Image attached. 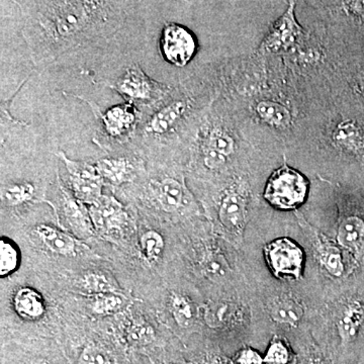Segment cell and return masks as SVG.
Segmentation results:
<instances>
[{
  "instance_id": "cell-1",
  "label": "cell",
  "mask_w": 364,
  "mask_h": 364,
  "mask_svg": "<svg viewBox=\"0 0 364 364\" xmlns=\"http://www.w3.org/2000/svg\"><path fill=\"white\" fill-rule=\"evenodd\" d=\"M36 13L28 14L25 38L35 63L56 58L72 46L97 31L105 2H37Z\"/></svg>"
},
{
  "instance_id": "cell-2",
  "label": "cell",
  "mask_w": 364,
  "mask_h": 364,
  "mask_svg": "<svg viewBox=\"0 0 364 364\" xmlns=\"http://www.w3.org/2000/svg\"><path fill=\"white\" fill-rule=\"evenodd\" d=\"M309 188L308 178L284 163L268 178L263 198L277 210H294L306 203Z\"/></svg>"
},
{
  "instance_id": "cell-3",
  "label": "cell",
  "mask_w": 364,
  "mask_h": 364,
  "mask_svg": "<svg viewBox=\"0 0 364 364\" xmlns=\"http://www.w3.org/2000/svg\"><path fill=\"white\" fill-rule=\"evenodd\" d=\"M263 251L268 267L277 279H301L306 255L303 248L293 239L289 237L274 239L264 246Z\"/></svg>"
},
{
  "instance_id": "cell-4",
  "label": "cell",
  "mask_w": 364,
  "mask_h": 364,
  "mask_svg": "<svg viewBox=\"0 0 364 364\" xmlns=\"http://www.w3.org/2000/svg\"><path fill=\"white\" fill-rule=\"evenodd\" d=\"M60 159L65 164L74 198L79 202L93 205L102 198V177L97 167L87 162L75 161L60 151Z\"/></svg>"
},
{
  "instance_id": "cell-5",
  "label": "cell",
  "mask_w": 364,
  "mask_h": 364,
  "mask_svg": "<svg viewBox=\"0 0 364 364\" xmlns=\"http://www.w3.org/2000/svg\"><path fill=\"white\" fill-rule=\"evenodd\" d=\"M160 44L164 59L177 67L188 65L198 49L195 36L188 28L177 23L164 26Z\"/></svg>"
},
{
  "instance_id": "cell-6",
  "label": "cell",
  "mask_w": 364,
  "mask_h": 364,
  "mask_svg": "<svg viewBox=\"0 0 364 364\" xmlns=\"http://www.w3.org/2000/svg\"><path fill=\"white\" fill-rule=\"evenodd\" d=\"M303 33V28L296 20V2L289 1L284 13L273 23L260 48L265 52L284 51L296 45Z\"/></svg>"
},
{
  "instance_id": "cell-7",
  "label": "cell",
  "mask_w": 364,
  "mask_h": 364,
  "mask_svg": "<svg viewBox=\"0 0 364 364\" xmlns=\"http://www.w3.org/2000/svg\"><path fill=\"white\" fill-rule=\"evenodd\" d=\"M247 208L245 191L241 188L229 189L220 203L219 219L223 226L233 233H242L247 222Z\"/></svg>"
},
{
  "instance_id": "cell-8",
  "label": "cell",
  "mask_w": 364,
  "mask_h": 364,
  "mask_svg": "<svg viewBox=\"0 0 364 364\" xmlns=\"http://www.w3.org/2000/svg\"><path fill=\"white\" fill-rule=\"evenodd\" d=\"M88 210L93 228L100 233H109L121 229L127 223L123 205L114 196H102L97 203L90 205Z\"/></svg>"
},
{
  "instance_id": "cell-9",
  "label": "cell",
  "mask_w": 364,
  "mask_h": 364,
  "mask_svg": "<svg viewBox=\"0 0 364 364\" xmlns=\"http://www.w3.org/2000/svg\"><path fill=\"white\" fill-rule=\"evenodd\" d=\"M332 141L338 149L352 156L364 158V128L354 119H343L337 124Z\"/></svg>"
},
{
  "instance_id": "cell-10",
  "label": "cell",
  "mask_w": 364,
  "mask_h": 364,
  "mask_svg": "<svg viewBox=\"0 0 364 364\" xmlns=\"http://www.w3.org/2000/svg\"><path fill=\"white\" fill-rule=\"evenodd\" d=\"M116 90L132 100H148L156 92V85L140 67L132 66L117 80Z\"/></svg>"
},
{
  "instance_id": "cell-11",
  "label": "cell",
  "mask_w": 364,
  "mask_h": 364,
  "mask_svg": "<svg viewBox=\"0 0 364 364\" xmlns=\"http://www.w3.org/2000/svg\"><path fill=\"white\" fill-rule=\"evenodd\" d=\"M268 312L273 322L296 328L303 320L305 309L298 299L291 294H282L272 299Z\"/></svg>"
},
{
  "instance_id": "cell-12",
  "label": "cell",
  "mask_w": 364,
  "mask_h": 364,
  "mask_svg": "<svg viewBox=\"0 0 364 364\" xmlns=\"http://www.w3.org/2000/svg\"><path fill=\"white\" fill-rule=\"evenodd\" d=\"M337 243L351 253L359 255L364 248V221L358 215H347L340 219Z\"/></svg>"
},
{
  "instance_id": "cell-13",
  "label": "cell",
  "mask_w": 364,
  "mask_h": 364,
  "mask_svg": "<svg viewBox=\"0 0 364 364\" xmlns=\"http://www.w3.org/2000/svg\"><path fill=\"white\" fill-rule=\"evenodd\" d=\"M35 231L40 240L52 252L63 256H73L77 253L78 242L71 235L48 225H39Z\"/></svg>"
},
{
  "instance_id": "cell-14",
  "label": "cell",
  "mask_w": 364,
  "mask_h": 364,
  "mask_svg": "<svg viewBox=\"0 0 364 364\" xmlns=\"http://www.w3.org/2000/svg\"><path fill=\"white\" fill-rule=\"evenodd\" d=\"M14 306L20 317L28 321L39 320L46 312L44 298L32 287H21L16 291Z\"/></svg>"
},
{
  "instance_id": "cell-15",
  "label": "cell",
  "mask_w": 364,
  "mask_h": 364,
  "mask_svg": "<svg viewBox=\"0 0 364 364\" xmlns=\"http://www.w3.org/2000/svg\"><path fill=\"white\" fill-rule=\"evenodd\" d=\"M363 322V304L359 301H352L347 304L337 322V329L342 343H350L354 341Z\"/></svg>"
},
{
  "instance_id": "cell-16",
  "label": "cell",
  "mask_w": 364,
  "mask_h": 364,
  "mask_svg": "<svg viewBox=\"0 0 364 364\" xmlns=\"http://www.w3.org/2000/svg\"><path fill=\"white\" fill-rule=\"evenodd\" d=\"M315 240L316 250L321 265L332 277H342L344 273V263L339 246L320 233H315Z\"/></svg>"
},
{
  "instance_id": "cell-17",
  "label": "cell",
  "mask_w": 364,
  "mask_h": 364,
  "mask_svg": "<svg viewBox=\"0 0 364 364\" xmlns=\"http://www.w3.org/2000/svg\"><path fill=\"white\" fill-rule=\"evenodd\" d=\"M186 111V104L183 100H176L165 105L151 117L150 121L146 124V132L157 136L166 134L176 126Z\"/></svg>"
},
{
  "instance_id": "cell-18",
  "label": "cell",
  "mask_w": 364,
  "mask_h": 364,
  "mask_svg": "<svg viewBox=\"0 0 364 364\" xmlns=\"http://www.w3.org/2000/svg\"><path fill=\"white\" fill-rule=\"evenodd\" d=\"M102 179L121 186L134 176V165L127 158H104L95 164Z\"/></svg>"
},
{
  "instance_id": "cell-19",
  "label": "cell",
  "mask_w": 364,
  "mask_h": 364,
  "mask_svg": "<svg viewBox=\"0 0 364 364\" xmlns=\"http://www.w3.org/2000/svg\"><path fill=\"white\" fill-rule=\"evenodd\" d=\"M102 121L109 135H123L135 123V112L130 105H117L105 112Z\"/></svg>"
},
{
  "instance_id": "cell-20",
  "label": "cell",
  "mask_w": 364,
  "mask_h": 364,
  "mask_svg": "<svg viewBox=\"0 0 364 364\" xmlns=\"http://www.w3.org/2000/svg\"><path fill=\"white\" fill-rule=\"evenodd\" d=\"M255 112L261 121L277 129L291 126L293 117L286 105L272 100H261L255 105Z\"/></svg>"
},
{
  "instance_id": "cell-21",
  "label": "cell",
  "mask_w": 364,
  "mask_h": 364,
  "mask_svg": "<svg viewBox=\"0 0 364 364\" xmlns=\"http://www.w3.org/2000/svg\"><path fill=\"white\" fill-rule=\"evenodd\" d=\"M64 212L69 224L78 234L88 236L92 233V222H91L90 210L83 207V203L77 198L64 196Z\"/></svg>"
},
{
  "instance_id": "cell-22",
  "label": "cell",
  "mask_w": 364,
  "mask_h": 364,
  "mask_svg": "<svg viewBox=\"0 0 364 364\" xmlns=\"http://www.w3.org/2000/svg\"><path fill=\"white\" fill-rule=\"evenodd\" d=\"M156 198L164 212H176L183 203V188L181 182L168 177L163 179L158 186Z\"/></svg>"
},
{
  "instance_id": "cell-23",
  "label": "cell",
  "mask_w": 364,
  "mask_h": 364,
  "mask_svg": "<svg viewBox=\"0 0 364 364\" xmlns=\"http://www.w3.org/2000/svg\"><path fill=\"white\" fill-rule=\"evenodd\" d=\"M20 251L14 242L1 237L0 239V277H9L20 265Z\"/></svg>"
},
{
  "instance_id": "cell-24",
  "label": "cell",
  "mask_w": 364,
  "mask_h": 364,
  "mask_svg": "<svg viewBox=\"0 0 364 364\" xmlns=\"http://www.w3.org/2000/svg\"><path fill=\"white\" fill-rule=\"evenodd\" d=\"M205 149L213 151L229 159L235 152V141L224 129L214 128L208 133Z\"/></svg>"
},
{
  "instance_id": "cell-25",
  "label": "cell",
  "mask_w": 364,
  "mask_h": 364,
  "mask_svg": "<svg viewBox=\"0 0 364 364\" xmlns=\"http://www.w3.org/2000/svg\"><path fill=\"white\" fill-rule=\"evenodd\" d=\"M35 186L28 182L11 184L2 188V202L9 207H16V205L30 202L35 196Z\"/></svg>"
},
{
  "instance_id": "cell-26",
  "label": "cell",
  "mask_w": 364,
  "mask_h": 364,
  "mask_svg": "<svg viewBox=\"0 0 364 364\" xmlns=\"http://www.w3.org/2000/svg\"><path fill=\"white\" fill-rule=\"evenodd\" d=\"M171 311L174 320L181 327H188L195 320V308L188 296L174 294L171 296Z\"/></svg>"
},
{
  "instance_id": "cell-27",
  "label": "cell",
  "mask_w": 364,
  "mask_h": 364,
  "mask_svg": "<svg viewBox=\"0 0 364 364\" xmlns=\"http://www.w3.org/2000/svg\"><path fill=\"white\" fill-rule=\"evenodd\" d=\"M293 352L282 337L274 336L265 352V364H291Z\"/></svg>"
},
{
  "instance_id": "cell-28",
  "label": "cell",
  "mask_w": 364,
  "mask_h": 364,
  "mask_svg": "<svg viewBox=\"0 0 364 364\" xmlns=\"http://www.w3.org/2000/svg\"><path fill=\"white\" fill-rule=\"evenodd\" d=\"M141 247L144 256L149 262H155L162 255L165 247V241L162 235L155 230L145 232L141 237Z\"/></svg>"
},
{
  "instance_id": "cell-29",
  "label": "cell",
  "mask_w": 364,
  "mask_h": 364,
  "mask_svg": "<svg viewBox=\"0 0 364 364\" xmlns=\"http://www.w3.org/2000/svg\"><path fill=\"white\" fill-rule=\"evenodd\" d=\"M238 311L231 304H215L205 312L207 323L212 327H222L236 320Z\"/></svg>"
},
{
  "instance_id": "cell-30",
  "label": "cell",
  "mask_w": 364,
  "mask_h": 364,
  "mask_svg": "<svg viewBox=\"0 0 364 364\" xmlns=\"http://www.w3.org/2000/svg\"><path fill=\"white\" fill-rule=\"evenodd\" d=\"M93 301V311L100 315L116 313L124 305L123 299L116 294H97Z\"/></svg>"
},
{
  "instance_id": "cell-31",
  "label": "cell",
  "mask_w": 364,
  "mask_h": 364,
  "mask_svg": "<svg viewBox=\"0 0 364 364\" xmlns=\"http://www.w3.org/2000/svg\"><path fill=\"white\" fill-rule=\"evenodd\" d=\"M83 287L86 291L91 294H112L114 293V287H112L111 282L102 274L98 273H90L85 275L83 279Z\"/></svg>"
},
{
  "instance_id": "cell-32",
  "label": "cell",
  "mask_w": 364,
  "mask_h": 364,
  "mask_svg": "<svg viewBox=\"0 0 364 364\" xmlns=\"http://www.w3.org/2000/svg\"><path fill=\"white\" fill-rule=\"evenodd\" d=\"M78 364H112V363L102 349L95 345H88L81 352Z\"/></svg>"
},
{
  "instance_id": "cell-33",
  "label": "cell",
  "mask_w": 364,
  "mask_h": 364,
  "mask_svg": "<svg viewBox=\"0 0 364 364\" xmlns=\"http://www.w3.org/2000/svg\"><path fill=\"white\" fill-rule=\"evenodd\" d=\"M234 364H265L264 356L252 347H245L237 353Z\"/></svg>"
},
{
  "instance_id": "cell-34",
  "label": "cell",
  "mask_w": 364,
  "mask_h": 364,
  "mask_svg": "<svg viewBox=\"0 0 364 364\" xmlns=\"http://www.w3.org/2000/svg\"><path fill=\"white\" fill-rule=\"evenodd\" d=\"M345 7L352 14L364 16V1H347Z\"/></svg>"
},
{
  "instance_id": "cell-35",
  "label": "cell",
  "mask_w": 364,
  "mask_h": 364,
  "mask_svg": "<svg viewBox=\"0 0 364 364\" xmlns=\"http://www.w3.org/2000/svg\"><path fill=\"white\" fill-rule=\"evenodd\" d=\"M356 87H358L359 92L364 97V72L359 74L358 76V79H356Z\"/></svg>"
},
{
  "instance_id": "cell-36",
  "label": "cell",
  "mask_w": 364,
  "mask_h": 364,
  "mask_svg": "<svg viewBox=\"0 0 364 364\" xmlns=\"http://www.w3.org/2000/svg\"><path fill=\"white\" fill-rule=\"evenodd\" d=\"M208 364H234V363L228 360L227 358H221V356H215V358L210 359Z\"/></svg>"
},
{
  "instance_id": "cell-37",
  "label": "cell",
  "mask_w": 364,
  "mask_h": 364,
  "mask_svg": "<svg viewBox=\"0 0 364 364\" xmlns=\"http://www.w3.org/2000/svg\"><path fill=\"white\" fill-rule=\"evenodd\" d=\"M308 364H326L324 361L322 360V359L320 358H313L311 359L310 361H309Z\"/></svg>"
}]
</instances>
